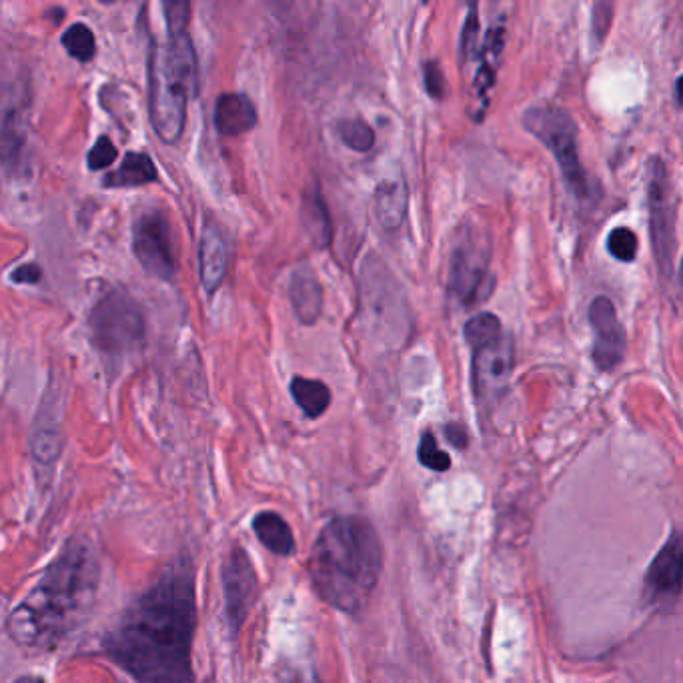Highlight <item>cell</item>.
Instances as JSON below:
<instances>
[{
  "label": "cell",
  "instance_id": "1",
  "mask_svg": "<svg viewBox=\"0 0 683 683\" xmlns=\"http://www.w3.org/2000/svg\"><path fill=\"white\" fill-rule=\"evenodd\" d=\"M195 625V579L179 561L125 611L103 647L139 683H191Z\"/></svg>",
  "mask_w": 683,
  "mask_h": 683
},
{
  "label": "cell",
  "instance_id": "2",
  "mask_svg": "<svg viewBox=\"0 0 683 683\" xmlns=\"http://www.w3.org/2000/svg\"><path fill=\"white\" fill-rule=\"evenodd\" d=\"M99 561L85 539H73L11 611L7 631L23 647H57L95 605Z\"/></svg>",
  "mask_w": 683,
  "mask_h": 683
},
{
  "label": "cell",
  "instance_id": "3",
  "mask_svg": "<svg viewBox=\"0 0 683 683\" xmlns=\"http://www.w3.org/2000/svg\"><path fill=\"white\" fill-rule=\"evenodd\" d=\"M383 549L375 527L361 517L331 519L315 539L307 571L317 595L331 607L359 615L377 589Z\"/></svg>",
  "mask_w": 683,
  "mask_h": 683
},
{
  "label": "cell",
  "instance_id": "4",
  "mask_svg": "<svg viewBox=\"0 0 683 683\" xmlns=\"http://www.w3.org/2000/svg\"><path fill=\"white\" fill-rule=\"evenodd\" d=\"M199 67L187 31L169 33L149 53V117L157 137L175 145L187 121L189 99L197 93Z\"/></svg>",
  "mask_w": 683,
  "mask_h": 683
},
{
  "label": "cell",
  "instance_id": "5",
  "mask_svg": "<svg viewBox=\"0 0 683 683\" xmlns=\"http://www.w3.org/2000/svg\"><path fill=\"white\" fill-rule=\"evenodd\" d=\"M523 127L539 143H543L555 157L557 167L575 197L587 199L591 195L587 173L579 159L577 125L573 117L555 105H537L525 111Z\"/></svg>",
  "mask_w": 683,
  "mask_h": 683
},
{
  "label": "cell",
  "instance_id": "6",
  "mask_svg": "<svg viewBox=\"0 0 683 683\" xmlns=\"http://www.w3.org/2000/svg\"><path fill=\"white\" fill-rule=\"evenodd\" d=\"M91 335L97 349L105 355L123 357L145 339V317L141 307L125 293L105 295L91 313Z\"/></svg>",
  "mask_w": 683,
  "mask_h": 683
},
{
  "label": "cell",
  "instance_id": "7",
  "mask_svg": "<svg viewBox=\"0 0 683 683\" xmlns=\"http://www.w3.org/2000/svg\"><path fill=\"white\" fill-rule=\"evenodd\" d=\"M647 205H649V235L651 249L659 273L669 279L675 259V193L661 159H651L647 167Z\"/></svg>",
  "mask_w": 683,
  "mask_h": 683
},
{
  "label": "cell",
  "instance_id": "8",
  "mask_svg": "<svg viewBox=\"0 0 683 683\" xmlns=\"http://www.w3.org/2000/svg\"><path fill=\"white\" fill-rule=\"evenodd\" d=\"M449 293L453 299L471 307L485 301L491 293V245L477 231H467L457 241L449 261Z\"/></svg>",
  "mask_w": 683,
  "mask_h": 683
},
{
  "label": "cell",
  "instance_id": "9",
  "mask_svg": "<svg viewBox=\"0 0 683 683\" xmlns=\"http://www.w3.org/2000/svg\"><path fill=\"white\" fill-rule=\"evenodd\" d=\"M133 253L141 267L161 281H171L177 273L171 229L161 211L143 213L133 225Z\"/></svg>",
  "mask_w": 683,
  "mask_h": 683
},
{
  "label": "cell",
  "instance_id": "10",
  "mask_svg": "<svg viewBox=\"0 0 683 683\" xmlns=\"http://www.w3.org/2000/svg\"><path fill=\"white\" fill-rule=\"evenodd\" d=\"M259 591V577L245 549H233L223 565L225 617L233 635L245 625Z\"/></svg>",
  "mask_w": 683,
  "mask_h": 683
},
{
  "label": "cell",
  "instance_id": "11",
  "mask_svg": "<svg viewBox=\"0 0 683 683\" xmlns=\"http://www.w3.org/2000/svg\"><path fill=\"white\" fill-rule=\"evenodd\" d=\"M515 347L509 335H501L489 345L473 349V387L481 401H495L511 379Z\"/></svg>",
  "mask_w": 683,
  "mask_h": 683
},
{
  "label": "cell",
  "instance_id": "12",
  "mask_svg": "<svg viewBox=\"0 0 683 683\" xmlns=\"http://www.w3.org/2000/svg\"><path fill=\"white\" fill-rule=\"evenodd\" d=\"M589 323L593 329V363L599 371H613L625 357L627 335L609 297H597L589 307Z\"/></svg>",
  "mask_w": 683,
  "mask_h": 683
},
{
  "label": "cell",
  "instance_id": "13",
  "mask_svg": "<svg viewBox=\"0 0 683 683\" xmlns=\"http://www.w3.org/2000/svg\"><path fill=\"white\" fill-rule=\"evenodd\" d=\"M683 587V533H673L649 563L643 589L651 603L671 601Z\"/></svg>",
  "mask_w": 683,
  "mask_h": 683
},
{
  "label": "cell",
  "instance_id": "14",
  "mask_svg": "<svg viewBox=\"0 0 683 683\" xmlns=\"http://www.w3.org/2000/svg\"><path fill=\"white\" fill-rule=\"evenodd\" d=\"M63 401L57 385L47 393L37 411L31 431V455L41 467H53L63 451Z\"/></svg>",
  "mask_w": 683,
  "mask_h": 683
},
{
  "label": "cell",
  "instance_id": "15",
  "mask_svg": "<svg viewBox=\"0 0 683 683\" xmlns=\"http://www.w3.org/2000/svg\"><path fill=\"white\" fill-rule=\"evenodd\" d=\"M229 267V253L227 241L219 227L205 225L199 245V269H201V283L207 293H215L221 283L225 281Z\"/></svg>",
  "mask_w": 683,
  "mask_h": 683
},
{
  "label": "cell",
  "instance_id": "16",
  "mask_svg": "<svg viewBox=\"0 0 683 683\" xmlns=\"http://www.w3.org/2000/svg\"><path fill=\"white\" fill-rule=\"evenodd\" d=\"M375 215L387 231H395L405 223L409 209V189L403 175L385 177L373 195Z\"/></svg>",
  "mask_w": 683,
  "mask_h": 683
},
{
  "label": "cell",
  "instance_id": "17",
  "mask_svg": "<svg viewBox=\"0 0 683 683\" xmlns=\"http://www.w3.org/2000/svg\"><path fill=\"white\" fill-rule=\"evenodd\" d=\"M257 125L253 101L239 93H225L215 105V127L225 137H239Z\"/></svg>",
  "mask_w": 683,
  "mask_h": 683
},
{
  "label": "cell",
  "instance_id": "18",
  "mask_svg": "<svg viewBox=\"0 0 683 683\" xmlns=\"http://www.w3.org/2000/svg\"><path fill=\"white\" fill-rule=\"evenodd\" d=\"M289 299L303 325H315L323 311V287L313 271L299 269L289 283Z\"/></svg>",
  "mask_w": 683,
  "mask_h": 683
},
{
  "label": "cell",
  "instance_id": "19",
  "mask_svg": "<svg viewBox=\"0 0 683 683\" xmlns=\"http://www.w3.org/2000/svg\"><path fill=\"white\" fill-rule=\"evenodd\" d=\"M301 221L303 229L309 235V239L321 247L327 249L333 241V227L331 217L325 205V199L319 189H307L301 197Z\"/></svg>",
  "mask_w": 683,
  "mask_h": 683
},
{
  "label": "cell",
  "instance_id": "20",
  "mask_svg": "<svg viewBox=\"0 0 683 683\" xmlns=\"http://www.w3.org/2000/svg\"><path fill=\"white\" fill-rule=\"evenodd\" d=\"M157 181V167L147 153H127L121 165L105 177V187L127 189Z\"/></svg>",
  "mask_w": 683,
  "mask_h": 683
},
{
  "label": "cell",
  "instance_id": "21",
  "mask_svg": "<svg viewBox=\"0 0 683 683\" xmlns=\"http://www.w3.org/2000/svg\"><path fill=\"white\" fill-rule=\"evenodd\" d=\"M253 529L259 541L275 555H293L295 537L289 523L275 511H261L253 519Z\"/></svg>",
  "mask_w": 683,
  "mask_h": 683
},
{
  "label": "cell",
  "instance_id": "22",
  "mask_svg": "<svg viewBox=\"0 0 683 683\" xmlns=\"http://www.w3.org/2000/svg\"><path fill=\"white\" fill-rule=\"evenodd\" d=\"M291 395L299 409L309 417H321L331 405V389L317 379L307 377H293L291 381Z\"/></svg>",
  "mask_w": 683,
  "mask_h": 683
},
{
  "label": "cell",
  "instance_id": "23",
  "mask_svg": "<svg viewBox=\"0 0 683 683\" xmlns=\"http://www.w3.org/2000/svg\"><path fill=\"white\" fill-rule=\"evenodd\" d=\"M25 143H27V131L21 121V111L9 109L3 121V161H5L7 171L9 169L17 171L21 157H23Z\"/></svg>",
  "mask_w": 683,
  "mask_h": 683
},
{
  "label": "cell",
  "instance_id": "24",
  "mask_svg": "<svg viewBox=\"0 0 683 683\" xmlns=\"http://www.w3.org/2000/svg\"><path fill=\"white\" fill-rule=\"evenodd\" d=\"M63 47L67 49V53L79 61V63H89L95 59L97 55V41H95V33L91 31L89 25L85 23H75L71 25L65 33H63Z\"/></svg>",
  "mask_w": 683,
  "mask_h": 683
},
{
  "label": "cell",
  "instance_id": "25",
  "mask_svg": "<svg viewBox=\"0 0 683 683\" xmlns=\"http://www.w3.org/2000/svg\"><path fill=\"white\" fill-rule=\"evenodd\" d=\"M463 333H465V339L471 345V349H479V347L489 345L495 339H499L503 335V327H501V321L497 315L479 313L467 321Z\"/></svg>",
  "mask_w": 683,
  "mask_h": 683
},
{
  "label": "cell",
  "instance_id": "26",
  "mask_svg": "<svg viewBox=\"0 0 683 683\" xmlns=\"http://www.w3.org/2000/svg\"><path fill=\"white\" fill-rule=\"evenodd\" d=\"M335 131L343 145L355 153H367L375 145V131L361 119H343L337 123Z\"/></svg>",
  "mask_w": 683,
  "mask_h": 683
},
{
  "label": "cell",
  "instance_id": "27",
  "mask_svg": "<svg viewBox=\"0 0 683 683\" xmlns=\"http://www.w3.org/2000/svg\"><path fill=\"white\" fill-rule=\"evenodd\" d=\"M637 237L631 229L627 227H617L609 233L607 237V251L611 253V257H615L621 263H631L637 257Z\"/></svg>",
  "mask_w": 683,
  "mask_h": 683
},
{
  "label": "cell",
  "instance_id": "28",
  "mask_svg": "<svg viewBox=\"0 0 683 683\" xmlns=\"http://www.w3.org/2000/svg\"><path fill=\"white\" fill-rule=\"evenodd\" d=\"M417 457H419V463L431 471H437V473H443L451 467V457L439 449L437 445V439L433 433H423L421 441H419V449H417Z\"/></svg>",
  "mask_w": 683,
  "mask_h": 683
},
{
  "label": "cell",
  "instance_id": "29",
  "mask_svg": "<svg viewBox=\"0 0 683 683\" xmlns=\"http://www.w3.org/2000/svg\"><path fill=\"white\" fill-rule=\"evenodd\" d=\"M115 161H117V147L113 145V141H111L107 135L99 137L97 143L93 145V149H91L89 155H87L89 169L101 171V169L111 167Z\"/></svg>",
  "mask_w": 683,
  "mask_h": 683
},
{
  "label": "cell",
  "instance_id": "30",
  "mask_svg": "<svg viewBox=\"0 0 683 683\" xmlns=\"http://www.w3.org/2000/svg\"><path fill=\"white\" fill-rule=\"evenodd\" d=\"M163 11H165V19H167V27L169 33H183L189 27L191 21V5L185 3V0H167L163 3Z\"/></svg>",
  "mask_w": 683,
  "mask_h": 683
},
{
  "label": "cell",
  "instance_id": "31",
  "mask_svg": "<svg viewBox=\"0 0 683 683\" xmlns=\"http://www.w3.org/2000/svg\"><path fill=\"white\" fill-rule=\"evenodd\" d=\"M613 5L611 3H597L593 7V19H591V37L593 45H601L609 33L611 21H613Z\"/></svg>",
  "mask_w": 683,
  "mask_h": 683
},
{
  "label": "cell",
  "instance_id": "32",
  "mask_svg": "<svg viewBox=\"0 0 683 683\" xmlns=\"http://www.w3.org/2000/svg\"><path fill=\"white\" fill-rule=\"evenodd\" d=\"M279 683H321L317 671L307 663H283Z\"/></svg>",
  "mask_w": 683,
  "mask_h": 683
},
{
  "label": "cell",
  "instance_id": "33",
  "mask_svg": "<svg viewBox=\"0 0 683 683\" xmlns=\"http://www.w3.org/2000/svg\"><path fill=\"white\" fill-rule=\"evenodd\" d=\"M425 89L433 99H443L445 97V77L441 67L435 61L425 63Z\"/></svg>",
  "mask_w": 683,
  "mask_h": 683
},
{
  "label": "cell",
  "instance_id": "34",
  "mask_svg": "<svg viewBox=\"0 0 683 683\" xmlns=\"http://www.w3.org/2000/svg\"><path fill=\"white\" fill-rule=\"evenodd\" d=\"M477 31H479L477 7H471L467 23L463 27V35H461V53H463V57H471L473 55V49H475V43H477Z\"/></svg>",
  "mask_w": 683,
  "mask_h": 683
},
{
  "label": "cell",
  "instance_id": "35",
  "mask_svg": "<svg viewBox=\"0 0 683 683\" xmlns=\"http://www.w3.org/2000/svg\"><path fill=\"white\" fill-rule=\"evenodd\" d=\"M43 277V269L37 265V263H25L21 267H17L13 273H11V279L15 283H21V285H33V283H39Z\"/></svg>",
  "mask_w": 683,
  "mask_h": 683
},
{
  "label": "cell",
  "instance_id": "36",
  "mask_svg": "<svg viewBox=\"0 0 683 683\" xmlns=\"http://www.w3.org/2000/svg\"><path fill=\"white\" fill-rule=\"evenodd\" d=\"M445 437H447V441H449L451 445H455V447H459V449H465L467 443H469L467 431H465V427L459 425V423H449V425L445 427Z\"/></svg>",
  "mask_w": 683,
  "mask_h": 683
},
{
  "label": "cell",
  "instance_id": "37",
  "mask_svg": "<svg viewBox=\"0 0 683 683\" xmlns=\"http://www.w3.org/2000/svg\"><path fill=\"white\" fill-rule=\"evenodd\" d=\"M675 97H677V103L683 105V77H679L675 83Z\"/></svg>",
  "mask_w": 683,
  "mask_h": 683
},
{
  "label": "cell",
  "instance_id": "38",
  "mask_svg": "<svg viewBox=\"0 0 683 683\" xmlns=\"http://www.w3.org/2000/svg\"><path fill=\"white\" fill-rule=\"evenodd\" d=\"M15 683H43V679L41 677H21Z\"/></svg>",
  "mask_w": 683,
  "mask_h": 683
},
{
  "label": "cell",
  "instance_id": "39",
  "mask_svg": "<svg viewBox=\"0 0 683 683\" xmlns=\"http://www.w3.org/2000/svg\"><path fill=\"white\" fill-rule=\"evenodd\" d=\"M679 275H681V285H683V259H681V269H679Z\"/></svg>",
  "mask_w": 683,
  "mask_h": 683
}]
</instances>
